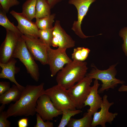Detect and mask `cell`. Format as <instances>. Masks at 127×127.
Wrapping results in <instances>:
<instances>
[{
	"label": "cell",
	"mask_w": 127,
	"mask_h": 127,
	"mask_svg": "<svg viewBox=\"0 0 127 127\" xmlns=\"http://www.w3.org/2000/svg\"><path fill=\"white\" fill-rule=\"evenodd\" d=\"M0 25L4 27L6 30L11 31L19 37L23 34L18 29L17 26H15L8 19L6 15V12L0 6Z\"/></svg>",
	"instance_id": "18"
},
{
	"label": "cell",
	"mask_w": 127,
	"mask_h": 127,
	"mask_svg": "<svg viewBox=\"0 0 127 127\" xmlns=\"http://www.w3.org/2000/svg\"><path fill=\"white\" fill-rule=\"evenodd\" d=\"M16 62L15 58H12L6 63H0V66L1 68L0 73V78L9 79L23 90L25 87L19 84L15 78V75L18 73L20 70L16 66Z\"/></svg>",
	"instance_id": "16"
},
{
	"label": "cell",
	"mask_w": 127,
	"mask_h": 127,
	"mask_svg": "<svg viewBox=\"0 0 127 127\" xmlns=\"http://www.w3.org/2000/svg\"><path fill=\"white\" fill-rule=\"evenodd\" d=\"M6 31V37L0 48V63H2L7 62L12 58L13 54L20 37L11 31Z\"/></svg>",
	"instance_id": "13"
},
{
	"label": "cell",
	"mask_w": 127,
	"mask_h": 127,
	"mask_svg": "<svg viewBox=\"0 0 127 127\" xmlns=\"http://www.w3.org/2000/svg\"><path fill=\"white\" fill-rule=\"evenodd\" d=\"M62 117L58 127H64L68 124L71 117L82 112L80 109L72 110L65 109L62 110Z\"/></svg>",
	"instance_id": "23"
},
{
	"label": "cell",
	"mask_w": 127,
	"mask_h": 127,
	"mask_svg": "<svg viewBox=\"0 0 127 127\" xmlns=\"http://www.w3.org/2000/svg\"><path fill=\"white\" fill-rule=\"evenodd\" d=\"M55 107L62 111L65 109L74 110L76 108L71 100L67 89L57 84L45 90Z\"/></svg>",
	"instance_id": "6"
},
{
	"label": "cell",
	"mask_w": 127,
	"mask_h": 127,
	"mask_svg": "<svg viewBox=\"0 0 127 127\" xmlns=\"http://www.w3.org/2000/svg\"><path fill=\"white\" fill-rule=\"evenodd\" d=\"M12 57L19 59L25 66L27 72L32 79L36 82L39 81L40 73L38 65L29 51L24 39L21 36L19 39Z\"/></svg>",
	"instance_id": "4"
},
{
	"label": "cell",
	"mask_w": 127,
	"mask_h": 127,
	"mask_svg": "<svg viewBox=\"0 0 127 127\" xmlns=\"http://www.w3.org/2000/svg\"><path fill=\"white\" fill-rule=\"evenodd\" d=\"M117 63L110 66L107 69L101 70L93 64L90 72L86 75L91 79L100 80L102 83L101 87L98 90L99 93L107 91L110 88L114 89L119 84H123L125 82L116 78L115 76L117 71L115 67Z\"/></svg>",
	"instance_id": "3"
},
{
	"label": "cell",
	"mask_w": 127,
	"mask_h": 127,
	"mask_svg": "<svg viewBox=\"0 0 127 127\" xmlns=\"http://www.w3.org/2000/svg\"><path fill=\"white\" fill-rule=\"evenodd\" d=\"M119 35L123 40V44L122 45L123 51L125 56H127V27L122 29L119 32Z\"/></svg>",
	"instance_id": "27"
},
{
	"label": "cell",
	"mask_w": 127,
	"mask_h": 127,
	"mask_svg": "<svg viewBox=\"0 0 127 127\" xmlns=\"http://www.w3.org/2000/svg\"><path fill=\"white\" fill-rule=\"evenodd\" d=\"M92 119V115L86 113L81 118L76 119L71 118L67 126V127H91Z\"/></svg>",
	"instance_id": "20"
},
{
	"label": "cell",
	"mask_w": 127,
	"mask_h": 127,
	"mask_svg": "<svg viewBox=\"0 0 127 127\" xmlns=\"http://www.w3.org/2000/svg\"><path fill=\"white\" fill-rule=\"evenodd\" d=\"M20 3L17 0H0V6L6 13L11 7L18 5Z\"/></svg>",
	"instance_id": "26"
},
{
	"label": "cell",
	"mask_w": 127,
	"mask_h": 127,
	"mask_svg": "<svg viewBox=\"0 0 127 127\" xmlns=\"http://www.w3.org/2000/svg\"><path fill=\"white\" fill-rule=\"evenodd\" d=\"M56 14H53L42 18L36 19L35 23L39 29L43 30L53 28V24Z\"/></svg>",
	"instance_id": "22"
},
{
	"label": "cell",
	"mask_w": 127,
	"mask_h": 127,
	"mask_svg": "<svg viewBox=\"0 0 127 127\" xmlns=\"http://www.w3.org/2000/svg\"><path fill=\"white\" fill-rule=\"evenodd\" d=\"M64 0H48L51 8H52L57 4Z\"/></svg>",
	"instance_id": "32"
},
{
	"label": "cell",
	"mask_w": 127,
	"mask_h": 127,
	"mask_svg": "<svg viewBox=\"0 0 127 127\" xmlns=\"http://www.w3.org/2000/svg\"><path fill=\"white\" fill-rule=\"evenodd\" d=\"M36 2L37 0H27L22 6V12L31 20L35 18Z\"/></svg>",
	"instance_id": "21"
},
{
	"label": "cell",
	"mask_w": 127,
	"mask_h": 127,
	"mask_svg": "<svg viewBox=\"0 0 127 127\" xmlns=\"http://www.w3.org/2000/svg\"><path fill=\"white\" fill-rule=\"evenodd\" d=\"M10 13L16 20L17 28L23 35L39 38L38 28L35 23L32 22L22 12H17L13 10Z\"/></svg>",
	"instance_id": "14"
},
{
	"label": "cell",
	"mask_w": 127,
	"mask_h": 127,
	"mask_svg": "<svg viewBox=\"0 0 127 127\" xmlns=\"http://www.w3.org/2000/svg\"><path fill=\"white\" fill-rule=\"evenodd\" d=\"M107 97L108 96L106 95L103 96V102L100 111L95 112L93 115L91 127H95L99 125L102 127H105L106 123L111 124L118 115L117 113H112L109 111V108L114 104V103L109 102Z\"/></svg>",
	"instance_id": "11"
},
{
	"label": "cell",
	"mask_w": 127,
	"mask_h": 127,
	"mask_svg": "<svg viewBox=\"0 0 127 127\" xmlns=\"http://www.w3.org/2000/svg\"><path fill=\"white\" fill-rule=\"evenodd\" d=\"M27 47L35 60L42 64H48L47 51L49 46L39 38L22 35Z\"/></svg>",
	"instance_id": "8"
},
{
	"label": "cell",
	"mask_w": 127,
	"mask_h": 127,
	"mask_svg": "<svg viewBox=\"0 0 127 127\" xmlns=\"http://www.w3.org/2000/svg\"><path fill=\"white\" fill-rule=\"evenodd\" d=\"M9 82L6 81L0 82V95L2 94L10 88Z\"/></svg>",
	"instance_id": "30"
},
{
	"label": "cell",
	"mask_w": 127,
	"mask_h": 127,
	"mask_svg": "<svg viewBox=\"0 0 127 127\" xmlns=\"http://www.w3.org/2000/svg\"><path fill=\"white\" fill-rule=\"evenodd\" d=\"M67 49L58 47L56 49L48 47L47 51L48 64L49 65L52 77L56 74L65 64L72 61L66 53Z\"/></svg>",
	"instance_id": "7"
},
{
	"label": "cell",
	"mask_w": 127,
	"mask_h": 127,
	"mask_svg": "<svg viewBox=\"0 0 127 127\" xmlns=\"http://www.w3.org/2000/svg\"><path fill=\"white\" fill-rule=\"evenodd\" d=\"M44 84L42 83L37 86L27 85L23 90L19 99L14 103L11 104L6 111L7 118L35 115L37 100L45 94Z\"/></svg>",
	"instance_id": "1"
},
{
	"label": "cell",
	"mask_w": 127,
	"mask_h": 127,
	"mask_svg": "<svg viewBox=\"0 0 127 127\" xmlns=\"http://www.w3.org/2000/svg\"><path fill=\"white\" fill-rule=\"evenodd\" d=\"M86 62L73 60L66 65L57 73L58 84L66 89L78 82L86 76L88 68Z\"/></svg>",
	"instance_id": "2"
},
{
	"label": "cell",
	"mask_w": 127,
	"mask_h": 127,
	"mask_svg": "<svg viewBox=\"0 0 127 127\" xmlns=\"http://www.w3.org/2000/svg\"><path fill=\"white\" fill-rule=\"evenodd\" d=\"M52 34L51 46L53 47L67 49L73 48L75 46V41L62 28L60 21H56Z\"/></svg>",
	"instance_id": "12"
},
{
	"label": "cell",
	"mask_w": 127,
	"mask_h": 127,
	"mask_svg": "<svg viewBox=\"0 0 127 127\" xmlns=\"http://www.w3.org/2000/svg\"><path fill=\"white\" fill-rule=\"evenodd\" d=\"M53 28L43 30L39 29L38 31L39 38L45 44L50 47L51 46L53 37Z\"/></svg>",
	"instance_id": "25"
},
{
	"label": "cell",
	"mask_w": 127,
	"mask_h": 127,
	"mask_svg": "<svg viewBox=\"0 0 127 127\" xmlns=\"http://www.w3.org/2000/svg\"><path fill=\"white\" fill-rule=\"evenodd\" d=\"M96 0H69V4L74 5L78 12V18L77 21H74L71 29L79 37L86 39L93 36H88L85 35L81 29V25L84 17L86 15L89 7Z\"/></svg>",
	"instance_id": "10"
},
{
	"label": "cell",
	"mask_w": 127,
	"mask_h": 127,
	"mask_svg": "<svg viewBox=\"0 0 127 127\" xmlns=\"http://www.w3.org/2000/svg\"><path fill=\"white\" fill-rule=\"evenodd\" d=\"M100 85L98 80L95 79L93 86L91 87L89 93L84 103V106H89L87 113L91 115H93L100 108L103 102V99L98 92V89Z\"/></svg>",
	"instance_id": "15"
},
{
	"label": "cell",
	"mask_w": 127,
	"mask_h": 127,
	"mask_svg": "<svg viewBox=\"0 0 127 127\" xmlns=\"http://www.w3.org/2000/svg\"><path fill=\"white\" fill-rule=\"evenodd\" d=\"M36 112L44 121L52 120L53 118L62 115V111L54 106L49 96L44 94L41 95L37 101Z\"/></svg>",
	"instance_id": "9"
},
{
	"label": "cell",
	"mask_w": 127,
	"mask_h": 127,
	"mask_svg": "<svg viewBox=\"0 0 127 127\" xmlns=\"http://www.w3.org/2000/svg\"><path fill=\"white\" fill-rule=\"evenodd\" d=\"M90 50L88 48L78 47L74 49L71 54L73 60L84 61L87 58Z\"/></svg>",
	"instance_id": "24"
},
{
	"label": "cell",
	"mask_w": 127,
	"mask_h": 127,
	"mask_svg": "<svg viewBox=\"0 0 127 127\" xmlns=\"http://www.w3.org/2000/svg\"><path fill=\"white\" fill-rule=\"evenodd\" d=\"M28 118H24L20 119L18 121L19 127H27L28 125Z\"/></svg>",
	"instance_id": "31"
},
{
	"label": "cell",
	"mask_w": 127,
	"mask_h": 127,
	"mask_svg": "<svg viewBox=\"0 0 127 127\" xmlns=\"http://www.w3.org/2000/svg\"><path fill=\"white\" fill-rule=\"evenodd\" d=\"M35 18H41L51 15V8L48 0H37Z\"/></svg>",
	"instance_id": "19"
},
{
	"label": "cell",
	"mask_w": 127,
	"mask_h": 127,
	"mask_svg": "<svg viewBox=\"0 0 127 127\" xmlns=\"http://www.w3.org/2000/svg\"><path fill=\"white\" fill-rule=\"evenodd\" d=\"M36 123L34 127H53V124L50 121L44 122L40 115L38 113L36 114Z\"/></svg>",
	"instance_id": "28"
},
{
	"label": "cell",
	"mask_w": 127,
	"mask_h": 127,
	"mask_svg": "<svg viewBox=\"0 0 127 127\" xmlns=\"http://www.w3.org/2000/svg\"><path fill=\"white\" fill-rule=\"evenodd\" d=\"M6 111L0 110V127H10L11 122L7 119Z\"/></svg>",
	"instance_id": "29"
},
{
	"label": "cell",
	"mask_w": 127,
	"mask_h": 127,
	"mask_svg": "<svg viewBox=\"0 0 127 127\" xmlns=\"http://www.w3.org/2000/svg\"><path fill=\"white\" fill-rule=\"evenodd\" d=\"M118 91L119 92H127V86L123 84L119 88Z\"/></svg>",
	"instance_id": "33"
},
{
	"label": "cell",
	"mask_w": 127,
	"mask_h": 127,
	"mask_svg": "<svg viewBox=\"0 0 127 127\" xmlns=\"http://www.w3.org/2000/svg\"><path fill=\"white\" fill-rule=\"evenodd\" d=\"M92 79L86 75L76 84L67 89L69 97L77 109H80L84 107V103L90 91Z\"/></svg>",
	"instance_id": "5"
},
{
	"label": "cell",
	"mask_w": 127,
	"mask_h": 127,
	"mask_svg": "<svg viewBox=\"0 0 127 127\" xmlns=\"http://www.w3.org/2000/svg\"><path fill=\"white\" fill-rule=\"evenodd\" d=\"M23 90L15 84L4 94L0 95V103L6 105L12 102H16L20 98Z\"/></svg>",
	"instance_id": "17"
}]
</instances>
